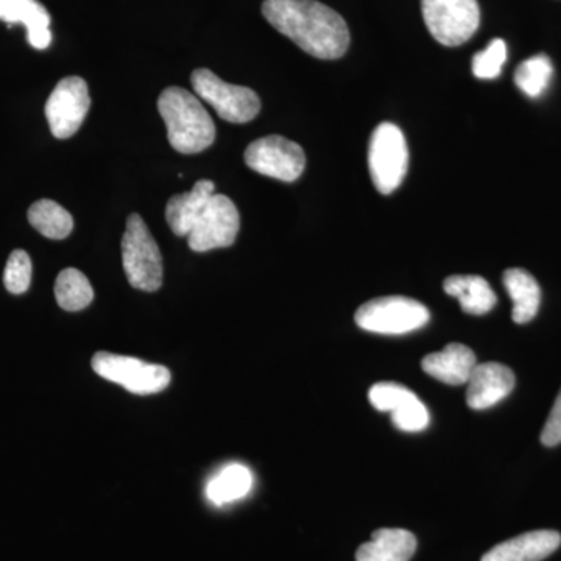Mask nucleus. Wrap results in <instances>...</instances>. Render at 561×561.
Wrapping results in <instances>:
<instances>
[{
  "label": "nucleus",
  "mask_w": 561,
  "mask_h": 561,
  "mask_svg": "<svg viewBox=\"0 0 561 561\" xmlns=\"http://www.w3.org/2000/svg\"><path fill=\"white\" fill-rule=\"evenodd\" d=\"M553 73L552 61L546 55H535L523 61L515 72V83L531 99L540 98L548 90Z\"/></svg>",
  "instance_id": "23"
},
{
  "label": "nucleus",
  "mask_w": 561,
  "mask_h": 561,
  "mask_svg": "<svg viewBox=\"0 0 561 561\" xmlns=\"http://www.w3.org/2000/svg\"><path fill=\"white\" fill-rule=\"evenodd\" d=\"M354 320L364 331L401 335L426 327L431 313L413 298L381 297L362 305Z\"/></svg>",
  "instance_id": "4"
},
{
  "label": "nucleus",
  "mask_w": 561,
  "mask_h": 561,
  "mask_svg": "<svg viewBox=\"0 0 561 561\" xmlns=\"http://www.w3.org/2000/svg\"><path fill=\"white\" fill-rule=\"evenodd\" d=\"M505 61H507V46L500 38L493 39L485 50L472 57V73L481 80L497 79Z\"/></svg>",
  "instance_id": "25"
},
{
  "label": "nucleus",
  "mask_w": 561,
  "mask_h": 561,
  "mask_svg": "<svg viewBox=\"0 0 561 561\" xmlns=\"http://www.w3.org/2000/svg\"><path fill=\"white\" fill-rule=\"evenodd\" d=\"M90 106V90L81 77H66L58 81L46 103L51 135L57 139H68L76 135L87 119Z\"/></svg>",
  "instance_id": "11"
},
{
  "label": "nucleus",
  "mask_w": 561,
  "mask_h": 561,
  "mask_svg": "<svg viewBox=\"0 0 561 561\" xmlns=\"http://www.w3.org/2000/svg\"><path fill=\"white\" fill-rule=\"evenodd\" d=\"M476 365H478L476 354L461 343H451L421 362V367L427 375L448 386L467 383Z\"/></svg>",
  "instance_id": "15"
},
{
  "label": "nucleus",
  "mask_w": 561,
  "mask_h": 561,
  "mask_svg": "<svg viewBox=\"0 0 561 561\" xmlns=\"http://www.w3.org/2000/svg\"><path fill=\"white\" fill-rule=\"evenodd\" d=\"M390 415L394 426L400 431L421 432L430 426V412L420 398Z\"/></svg>",
  "instance_id": "27"
},
{
  "label": "nucleus",
  "mask_w": 561,
  "mask_h": 561,
  "mask_svg": "<svg viewBox=\"0 0 561 561\" xmlns=\"http://www.w3.org/2000/svg\"><path fill=\"white\" fill-rule=\"evenodd\" d=\"M122 265L135 289L157 291L162 284L160 247L139 214H131L122 238Z\"/></svg>",
  "instance_id": "3"
},
{
  "label": "nucleus",
  "mask_w": 561,
  "mask_h": 561,
  "mask_svg": "<svg viewBox=\"0 0 561 561\" xmlns=\"http://www.w3.org/2000/svg\"><path fill=\"white\" fill-rule=\"evenodd\" d=\"M541 443L548 448L561 443V390L541 432Z\"/></svg>",
  "instance_id": "28"
},
{
  "label": "nucleus",
  "mask_w": 561,
  "mask_h": 561,
  "mask_svg": "<svg viewBox=\"0 0 561 561\" xmlns=\"http://www.w3.org/2000/svg\"><path fill=\"white\" fill-rule=\"evenodd\" d=\"M27 217L32 227L51 241H61L73 230L72 216L61 205L49 198L33 203Z\"/></svg>",
  "instance_id": "21"
},
{
  "label": "nucleus",
  "mask_w": 561,
  "mask_h": 561,
  "mask_svg": "<svg viewBox=\"0 0 561 561\" xmlns=\"http://www.w3.org/2000/svg\"><path fill=\"white\" fill-rule=\"evenodd\" d=\"M446 294L459 300L461 309L472 316L489 313L497 298L490 284L478 275H454L445 279Z\"/></svg>",
  "instance_id": "18"
},
{
  "label": "nucleus",
  "mask_w": 561,
  "mask_h": 561,
  "mask_svg": "<svg viewBox=\"0 0 561 561\" xmlns=\"http://www.w3.org/2000/svg\"><path fill=\"white\" fill-rule=\"evenodd\" d=\"M515 382V373L500 362L478 364L467 382V404L472 411L493 408L512 393Z\"/></svg>",
  "instance_id": "12"
},
{
  "label": "nucleus",
  "mask_w": 561,
  "mask_h": 561,
  "mask_svg": "<svg viewBox=\"0 0 561 561\" xmlns=\"http://www.w3.org/2000/svg\"><path fill=\"white\" fill-rule=\"evenodd\" d=\"M239 230L241 216L234 203L227 195L214 194L187 236V243L197 253L227 249L238 239Z\"/></svg>",
  "instance_id": "9"
},
{
  "label": "nucleus",
  "mask_w": 561,
  "mask_h": 561,
  "mask_svg": "<svg viewBox=\"0 0 561 561\" xmlns=\"http://www.w3.org/2000/svg\"><path fill=\"white\" fill-rule=\"evenodd\" d=\"M245 164L261 175L294 183L305 172L306 154L297 142L283 136H265L247 147Z\"/></svg>",
  "instance_id": "10"
},
{
  "label": "nucleus",
  "mask_w": 561,
  "mask_h": 561,
  "mask_svg": "<svg viewBox=\"0 0 561 561\" xmlns=\"http://www.w3.org/2000/svg\"><path fill=\"white\" fill-rule=\"evenodd\" d=\"M368 165L373 184L381 194L389 195L401 186L409 169V147L400 127L382 122L373 131Z\"/></svg>",
  "instance_id": "5"
},
{
  "label": "nucleus",
  "mask_w": 561,
  "mask_h": 561,
  "mask_svg": "<svg viewBox=\"0 0 561 561\" xmlns=\"http://www.w3.org/2000/svg\"><path fill=\"white\" fill-rule=\"evenodd\" d=\"M213 181L201 180L194 184L192 191L184 194L173 195L165 206V220L179 238H187L195 221L198 220L203 209L208 205L209 198L214 195Z\"/></svg>",
  "instance_id": "16"
},
{
  "label": "nucleus",
  "mask_w": 561,
  "mask_h": 561,
  "mask_svg": "<svg viewBox=\"0 0 561 561\" xmlns=\"http://www.w3.org/2000/svg\"><path fill=\"white\" fill-rule=\"evenodd\" d=\"M92 370L106 381L119 383L135 394H154L168 389L172 373L162 365L149 364L136 357L101 353L92 357Z\"/></svg>",
  "instance_id": "8"
},
{
  "label": "nucleus",
  "mask_w": 561,
  "mask_h": 561,
  "mask_svg": "<svg viewBox=\"0 0 561 561\" xmlns=\"http://www.w3.org/2000/svg\"><path fill=\"white\" fill-rule=\"evenodd\" d=\"M32 283V260L27 251L14 250L7 261L3 284L13 295L25 294Z\"/></svg>",
  "instance_id": "26"
},
{
  "label": "nucleus",
  "mask_w": 561,
  "mask_h": 561,
  "mask_svg": "<svg viewBox=\"0 0 561 561\" xmlns=\"http://www.w3.org/2000/svg\"><path fill=\"white\" fill-rule=\"evenodd\" d=\"M195 94L208 102L220 119L231 124H247L260 114L261 99L253 90L230 84L209 69H197L191 76Z\"/></svg>",
  "instance_id": "6"
},
{
  "label": "nucleus",
  "mask_w": 561,
  "mask_h": 561,
  "mask_svg": "<svg viewBox=\"0 0 561 561\" xmlns=\"http://www.w3.org/2000/svg\"><path fill=\"white\" fill-rule=\"evenodd\" d=\"M502 279L513 301V321L518 324L529 323L540 309L541 289L537 279L523 268L505 271Z\"/></svg>",
  "instance_id": "19"
},
{
  "label": "nucleus",
  "mask_w": 561,
  "mask_h": 561,
  "mask_svg": "<svg viewBox=\"0 0 561 561\" xmlns=\"http://www.w3.org/2000/svg\"><path fill=\"white\" fill-rule=\"evenodd\" d=\"M251 486H253V476L249 468L232 463L225 467L216 478H213L206 493L213 504L225 505L245 497L250 493Z\"/></svg>",
  "instance_id": "20"
},
{
  "label": "nucleus",
  "mask_w": 561,
  "mask_h": 561,
  "mask_svg": "<svg viewBox=\"0 0 561 561\" xmlns=\"http://www.w3.org/2000/svg\"><path fill=\"white\" fill-rule=\"evenodd\" d=\"M415 535L404 529H379L373 531L371 541L362 545L356 561H409L415 556Z\"/></svg>",
  "instance_id": "17"
},
{
  "label": "nucleus",
  "mask_w": 561,
  "mask_h": 561,
  "mask_svg": "<svg viewBox=\"0 0 561 561\" xmlns=\"http://www.w3.org/2000/svg\"><path fill=\"white\" fill-rule=\"evenodd\" d=\"M0 21L27 27L28 44L44 50L50 46V14L38 0H0Z\"/></svg>",
  "instance_id": "14"
},
{
  "label": "nucleus",
  "mask_w": 561,
  "mask_h": 561,
  "mask_svg": "<svg viewBox=\"0 0 561 561\" xmlns=\"http://www.w3.org/2000/svg\"><path fill=\"white\" fill-rule=\"evenodd\" d=\"M262 14L276 31L319 60H337L348 50L345 20L316 0H265Z\"/></svg>",
  "instance_id": "1"
},
{
  "label": "nucleus",
  "mask_w": 561,
  "mask_h": 561,
  "mask_svg": "<svg viewBox=\"0 0 561 561\" xmlns=\"http://www.w3.org/2000/svg\"><path fill=\"white\" fill-rule=\"evenodd\" d=\"M158 110L173 150L184 154L201 153L216 140V125L192 92L180 87L165 88L158 99Z\"/></svg>",
  "instance_id": "2"
},
{
  "label": "nucleus",
  "mask_w": 561,
  "mask_h": 561,
  "mask_svg": "<svg viewBox=\"0 0 561 561\" xmlns=\"http://www.w3.org/2000/svg\"><path fill=\"white\" fill-rule=\"evenodd\" d=\"M55 298L65 311L79 312L94 300V290L83 273L77 268H66L55 280Z\"/></svg>",
  "instance_id": "22"
},
{
  "label": "nucleus",
  "mask_w": 561,
  "mask_h": 561,
  "mask_svg": "<svg viewBox=\"0 0 561 561\" xmlns=\"http://www.w3.org/2000/svg\"><path fill=\"white\" fill-rule=\"evenodd\" d=\"M561 545L556 530H535L494 546L482 561H541L552 556Z\"/></svg>",
  "instance_id": "13"
},
{
  "label": "nucleus",
  "mask_w": 561,
  "mask_h": 561,
  "mask_svg": "<svg viewBox=\"0 0 561 561\" xmlns=\"http://www.w3.org/2000/svg\"><path fill=\"white\" fill-rule=\"evenodd\" d=\"M416 394L408 387L397 382H379L375 383L368 391V400L373 408L379 412L393 413L411 404L416 400Z\"/></svg>",
  "instance_id": "24"
},
{
  "label": "nucleus",
  "mask_w": 561,
  "mask_h": 561,
  "mask_svg": "<svg viewBox=\"0 0 561 561\" xmlns=\"http://www.w3.org/2000/svg\"><path fill=\"white\" fill-rule=\"evenodd\" d=\"M427 31L443 46L467 43L481 24L478 0H421Z\"/></svg>",
  "instance_id": "7"
}]
</instances>
